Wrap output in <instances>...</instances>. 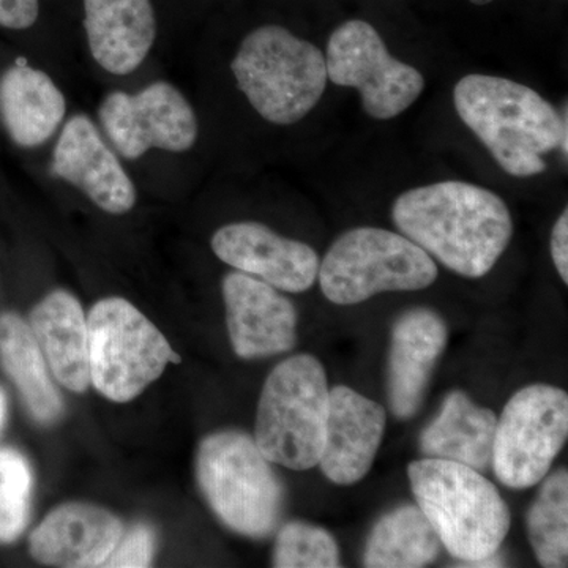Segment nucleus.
I'll return each mask as SVG.
<instances>
[{
  "label": "nucleus",
  "mask_w": 568,
  "mask_h": 568,
  "mask_svg": "<svg viewBox=\"0 0 568 568\" xmlns=\"http://www.w3.org/2000/svg\"><path fill=\"white\" fill-rule=\"evenodd\" d=\"M392 216L405 237L466 278L487 275L514 235L503 197L466 182L409 190L395 201Z\"/></svg>",
  "instance_id": "obj_1"
},
{
  "label": "nucleus",
  "mask_w": 568,
  "mask_h": 568,
  "mask_svg": "<svg viewBox=\"0 0 568 568\" xmlns=\"http://www.w3.org/2000/svg\"><path fill=\"white\" fill-rule=\"evenodd\" d=\"M459 119L484 142L506 173L530 178L544 173L545 153L567 156V108H555L528 85L488 74H467L454 91Z\"/></svg>",
  "instance_id": "obj_2"
},
{
  "label": "nucleus",
  "mask_w": 568,
  "mask_h": 568,
  "mask_svg": "<svg viewBox=\"0 0 568 568\" xmlns=\"http://www.w3.org/2000/svg\"><path fill=\"white\" fill-rule=\"evenodd\" d=\"M407 476L417 506L454 558L473 564L499 552L510 530V510L480 470L424 458L410 463Z\"/></svg>",
  "instance_id": "obj_3"
},
{
  "label": "nucleus",
  "mask_w": 568,
  "mask_h": 568,
  "mask_svg": "<svg viewBox=\"0 0 568 568\" xmlns=\"http://www.w3.org/2000/svg\"><path fill=\"white\" fill-rule=\"evenodd\" d=\"M231 70L257 114L276 125L306 118L323 99L328 81L323 52L280 26L248 33Z\"/></svg>",
  "instance_id": "obj_4"
},
{
  "label": "nucleus",
  "mask_w": 568,
  "mask_h": 568,
  "mask_svg": "<svg viewBox=\"0 0 568 568\" xmlns=\"http://www.w3.org/2000/svg\"><path fill=\"white\" fill-rule=\"evenodd\" d=\"M328 398L327 375L313 355H294L276 365L265 379L254 428V443L264 457L293 470L317 466Z\"/></svg>",
  "instance_id": "obj_5"
},
{
  "label": "nucleus",
  "mask_w": 568,
  "mask_h": 568,
  "mask_svg": "<svg viewBox=\"0 0 568 568\" xmlns=\"http://www.w3.org/2000/svg\"><path fill=\"white\" fill-rule=\"evenodd\" d=\"M196 476L209 506L241 536L267 537L283 510V485L252 436L220 432L197 450Z\"/></svg>",
  "instance_id": "obj_6"
},
{
  "label": "nucleus",
  "mask_w": 568,
  "mask_h": 568,
  "mask_svg": "<svg viewBox=\"0 0 568 568\" xmlns=\"http://www.w3.org/2000/svg\"><path fill=\"white\" fill-rule=\"evenodd\" d=\"M321 291L336 305H357L392 291H420L437 278L433 257L405 235L355 227L339 235L320 264Z\"/></svg>",
  "instance_id": "obj_7"
},
{
  "label": "nucleus",
  "mask_w": 568,
  "mask_h": 568,
  "mask_svg": "<svg viewBox=\"0 0 568 568\" xmlns=\"http://www.w3.org/2000/svg\"><path fill=\"white\" fill-rule=\"evenodd\" d=\"M88 328L91 381L111 402H132L168 364H181L162 332L125 298L97 302Z\"/></svg>",
  "instance_id": "obj_8"
},
{
  "label": "nucleus",
  "mask_w": 568,
  "mask_h": 568,
  "mask_svg": "<svg viewBox=\"0 0 568 568\" xmlns=\"http://www.w3.org/2000/svg\"><path fill=\"white\" fill-rule=\"evenodd\" d=\"M568 396L562 388L532 384L508 399L497 420L491 466L508 488L536 487L566 446Z\"/></svg>",
  "instance_id": "obj_9"
},
{
  "label": "nucleus",
  "mask_w": 568,
  "mask_h": 568,
  "mask_svg": "<svg viewBox=\"0 0 568 568\" xmlns=\"http://www.w3.org/2000/svg\"><path fill=\"white\" fill-rule=\"evenodd\" d=\"M328 81L361 92L369 118L388 121L416 103L424 92L420 71L388 52L368 22L347 21L331 36L325 54Z\"/></svg>",
  "instance_id": "obj_10"
},
{
  "label": "nucleus",
  "mask_w": 568,
  "mask_h": 568,
  "mask_svg": "<svg viewBox=\"0 0 568 568\" xmlns=\"http://www.w3.org/2000/svg\"><path fill=\"white\" fill-rule=\"evenodd\" d=\"M99 115L114 148L130 160L151 149L186 152L197 140L192 104L166 81L152 82L138 93L111 92Z\"/></svg>",
  "instance_id": "obj_11"
},
{
  "label": "nucleus",
  "mask_w": 568,
  "mask_h": 568,
  "mask_svg": "<svg viewBox=\"0 0 568 568\" xmlns=\"http://www.w3.org/2000/svg\"><path fill=\"white\" fill-rule=\"evenodd\" d=\"M219 260L276 290L305 293L315 284L320 256L304 242L283 237L261 223L241 222L220 227L212 237Z\"/></svg>",
  "instance_id": "obj_12"
},
{
  "label": "nucleus",
  "mask_w": 568,
  "mask_h": 568,
  "mask_svg": "<svg viewBox=\"0 0 568 568\" xmlns=\"http://www.w3.org/2000/svg\"><path fill=\"white\" fill-rule=\"evenodd\" d=\"M227 332L242 358L287 353L297 343V310L276 287L244 272L223 280Z\"/></svg>",
  "instance_id": "obj_13"
},
{
  "label": "nucleus",
  "mask_w": 568,
  "mask_h": 568,
  "mask_svg": "<svg viewBox=\"0 0 568 568\" xmlns=\"http://www.w3.org/2000/svg\"><path fill=\"white\" fill-rule=\"evenodd\" d=\"M51 173L111 215H123L136 204L132 179L88 115H73L63 126L52 152Z\"/></svg>",
  "instance_id": "obj_14"
},
{
  "label": "nucleus",
  "mask_w": 568,
  "mask_h": 568,
  "mask_svg": "<svg viewBox=\"0 0 568 568\" xmlns=\"http://www.w3.org/2000/svg\"><path fill=\"white\" fill-rule=\"evenodd\" d=\"M386 409L353 388H331L321 470L336 485H354L375 463L386 432Z\"/></svg>",
  "instance_id": "obj_15"
},
{
  "label": "nucleus",
  "mask_w": 568,
  "mask_h": 568,
  "mask_svg": "<svg viewBox=\"0 0 568 568\" xmlns=\"http://www.w3.org/2000/svg\"><path fill=\"white\" fill-rule=\"evenodd\" d=\"M446 321L429 308L407 310L392 328L387 394L399 420L416 416L440 355L446 349Z\"/></svg>",
  "instance_id": "obj_16"
},
{
  "label": "nucleus",
  "mask_w": 568,
  "mask_h": 568,
  "mask_svg": "<svg viewBox=\"0 0 568 568\" xmlns=\"http://www.w3.org/2000/svg\"><path fill=\"white\" fill-rule=\"evenodd\" d=\"M123 534L121 519L91 504L52 510L31 536V555L47 566L102 567Z\"/></svg>",
  "instance_id": "obj_17"
},
{
  "label": "nucleus",
  "mask_w": 568,
  "mask_h": 568,
  "mask_svg": "<svg viewBox=\"0 0 568 568\" xmlns=\"http://www.w3.org/2000/svg\"><path fill=\"white\" fill-rule=\"evenodd\" d=\"M84 28L92 58L108 73L140 69L156 37L151 0H84Z\"/></svg>",
  "instance_id": "obj_18"
},
{
  "label": "nucleus",
  "mask_w": 568,
  "mask_h": 568,
  "mask_svg": "<svg viewBox=\"0 0 568 568\" xmlns=\"http://www.w3.org/2000/svg\"><path fill=\"white\" fill-rule=\"evenodd\" d=\"M29 325L55 379L74 394L84 392L91 384L89 328L77 297L67 291L47 295Z\"/></svg>",
  "instance_id": "obj_19"
},
{
  "label": "nucleus",
  "mask_w": 568,
  "mask_h": 568,
  "mask_svg": "<svg viewBox=\"0 0 568 568\" xmlns=\"http://www.w3.org/2000/svg\"><path fill=\"white\" fill-rule=\"evenodd\" d=\"M65 112L61 89L24 59L0 78V119L11 140L21 148L44 144L61 125Z\"/></svg>",
  "instance_id": "obj_20"
},
{
  "label": "nucleus",
  "mask_w": 568,
  "mask_h": 568,
  "mask_svg": "<svg viewBox=\"0 0 568 568\" xmlns=\"http://www.w3.org/2000/svg\"><path fill=\"white\" fill-rule=\"evenodd\" d=\"M496 426L497 417L491 409L476 405L465 392H452L437 417L422 432V454L484 473L491 466Z\"/></svg>",
  "instance_id": "obj_21"
},
{
  "label": "nucleus",
  "mask_w": 568,
  "mask_h": 568,
  "mask_svg": "<svg viewBox=\"0 0 568 568\" xmlns=\"http://www.w3.org/2000/svg\"><path fill=\"white\" fill-rule=\"evenodd\" d=\"M0 364L37 422L48 425L61 418L62 398L48 375L39 342L31 325L13 313L0 316Z\"/></svg>",
  "instance_id": "obj_22"
},
{
  "label": "nucleus",
  "mask_w": 568,
  "mask_h": 568,
  "mask_svg": "<svg viewBox=\"0 0 568 568\" xmlns=\"http://www.w3.org/2000/svg\"><path fill=\"white\" fill-rule=\"evenodd\" d=\"M440 547L443 544L420 507L402 506L376 523L366 540L364 566L426 567L439 556Z\"/></svg>",
  "instance_id": "obj_23"
},
{
  "label": "nucleus",
  "mask_w": 568,
  "mask_h": 568,
  "mask_svg": "<svg viewBox=\"0 0 568 568\" xmlns=\"http://www.w3.org/2000/svg\"><path fill=\"white\" fill-rule=\"evenodd\" d=\"M544 480L528 511L529 541L541 567L562 568L568 559L567 469Z\"/></svg>",
  "instance_id": "obj_24"
},
{
  "label": "nucleus",
  "mask_w": 568,
  "mask_h": 568,
  "mask_svg": "<svg viewBox=\"0 0 568 568\" xmlns=\"http://www.w3.org/2000/svg\"><path fill=\"white\" fill-rule=\"evenodd\" d=\"M32 470L20 452L0 450V544H10L28 526Z\"/></svg>",
  "instance_id": "obj_25"
},
{
  "label": "nucleus",
  "mask_w": 568,
  "mask_h": 568,
  "mask_svg": "<svg viewBox=\"0 0 568 568\" xmlns=\"http://www.w3.org/2000/svg\"><path fill=\"white\" fill-rule=\"evenodd\" d=\"M339 548L334 536L320 526L291 521L280 529L274 551V567H339Z\"/></svg>",
  "instance_id": "obj_26"
},
{
  "label": "nucleus",
  "mask_w": 568,
  "mask_h": 568,
  "mask_svg": "<svg viewBox=\"0 0 568 568\" xmlns=\"http://www.w3.org/2000/svg\"><path fill=\"white\" fill-rule=\"evenodd\" d=\"M155 555V537L148 526H136L121 537L102 567H149Z\"/></svg>",
  "instance_id": "obj_27"
},
{
  "label": "nucleus",
  "mask_w": 568,
  "mask_h": 568,
  "mask_svg": "<svg viewBox=\"0 0 568 568\" xmlns=\"http://www.w3.org/2000/svg\"><path fill=\"white\" fill-rule=\"evenodd\" d=\"M39 0H0V26L7 29L32 28L39 20Z\"/></svg>",
  "instance_id": "obj_28"
},
{
  "label": "nucleus",
  "mask_w": 568,
  "mask_h": 568,
  "mask_svg": "<svg viewBox=\"0 0 568 568\" xmlns=\"http://www.w3.org/2000/svg\"><path fill=\"white\" fill-rule=\"evenodd\" d=\"M552 263L558 268L560 278L568 283V211L562 212L551 233Z\"/></svg>",
  "instance_id": "obj_29"
},
{
  "label": "nucleus",
  "mask_w": 568,
  "mask_h": 568,
  "mask_svg": "<svg viewBox=\"0 0 568 568\" xmlns=\"http://www.w3.org/2000/svg\"><path fill=\"white\" fill-rule=\"evenodd\" d=\"M7 417V398L6 394H3L2 388H0V432H2L3 424H6Z\"/></svg>",
  "instance_id": "obj_30"
},
{
  "label": "nucleus",
  "mask_w": 568,
  "mask_h": 568,
  "mask_svg": "<svg viewBox=\"0 0 568 568\" xmlns=\"http://www.w3.org/2000/svg\"><path fill=\"white\" fill-rule=\"evenodd\" d=\"M474 6H487V3H491L493 0H470Z\"/></svg>",
  "instance_id": "obj_31"
}]
</instances>
